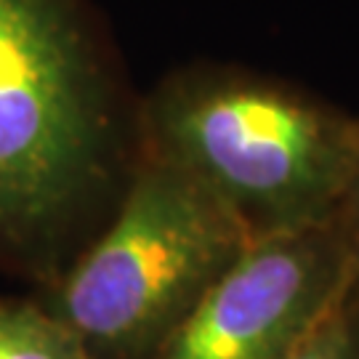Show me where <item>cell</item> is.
Listing matches in <instances>:
<instances>
[{
    "label": "cell",
    "mask_w": 359,
    "mask_h": 359,
    "mask_svg": "<svg viewBox=\"0 0 359 359\" xmlns=\"http://www.w3.org/2000/svg\"><path fill=\"white\" fill-rule=\"evenodd\" d=\"M357 290L335 221L253 240L152 359H285Z\"/></svg>",
    "instance_id": "obj_4"
},
{
    "label": "cell",
    "mask_w": 359,
    "mask_h": 359,
    "mask_svg": "<svg viewBox=\"0 0 359 359\" xmlns=\"http://www.w3.org/2000/svg\"><path fill=\"white\" fill-rule=\"evenodd\" d=\"M250 237L181 168L139 152L112 216L51 295L96 359H152Z\"/></svg>",
    "instance_id": "obj_3"
},
{
    "label": "cell",
    "mask_w": 359,
    "mask_h": 359,
    "mask_svg": "<svg viewBox=\"0 0 359 359\" xmlns=\"http://www.w3.org/2000/svg\"><path fill=\"white\" fill-rule=\"evenodd\" d=\"M335 224H338V229L344 234V243L348 248V256H351L354 274H357V283H359V139H357L354 170H351V179H348L346 194H344L341 210L335 216Z\"/></svg>",
    "instance_id": "obj_7"
},
{
    "label": "cell",
    "mask_w": 359,
    "mask_h": 359,
    "mask_svg": "<svg viewBox=\"0 0 359 359\" xmlns=\"http://www.w3.org/2000/svg\"><path fill=\"white\" fill-rule=\"evenodd\" d=\"M80 0H0V261L62 277L120 203L139 142Z\"/></svg>",
    "instance_id": "obj_1"
},
{
    "label": "cell",
    "mask_w": 359,
    "mask_h": 359,
    "mask_svg": "<svg viewBox=\"0 0 359 359\" xmlns=\"http://www.w3.org/2000/svg\"><path fill=\"white\" fill-rule=\"evenodd\" d=\"M0 359H96L86 341L48 306L0 301Z\"/></svg>",
    "instance_id": "obj_5"
},
{
    "label": "cell",
    "mask_w": 359,
    "mask_h": 359,
    "mask_svg": "<svg viewBox=\"0 0 359 359\" xmlns=\"http://www.w3.org/2000/svg\"><path fill=\"white\" fill-rule=\"evenodd\" d=\"M285 359H359V290Z\"/></svg>",
    "instance_id": "obj_6"
},
{
    "label": "cell",
    "mask_w": 359,
    "mask_h": 359,
    "mask_svg": "<svg viewBox=\"0 0 359 359\" xmlns=\"http://www.w3.org/2000/svg\"><path fill=\"white\" fill-rule=\"evenodd\" d=\"M359 117L264 77L194 69L139 107V152L181 168L253 240L335 221Z\"/></svg>",
    "instance_id": "obj_2"
}]
</instances>
